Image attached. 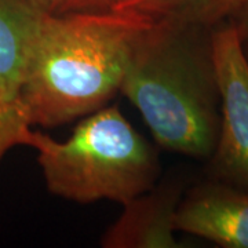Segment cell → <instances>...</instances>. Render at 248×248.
Returning a JSON list of instances; mask_svg holds the SVG:
<instances>
[{"label": "cell", "mask_w": 248, "mask_h": 248, "mask_svg": "<svg viewBox=\"0 0 248 248\" xmlns=\"http://www.w3.org/2000/svg\"><path fill=\"white\" fill-rule=\"evenodd\" d=\"M213 29L153 21L134 47L120 87L157 145L195 159L211 157L221 124Z\"/></svg>", "instance_id": "obj_2"}, {"label": "cell", "mask_w": 248, "mask_h": 248, "mask_svg": "<svg viewBox=\"0 0 248 248\" xmlns=\"http://www.w3.org/2000/svg\"><path fill=\"white\" fill-rule=\"evenodd\" d=\"M185 192L181 179H167L123 204V213L101 237L104 248H179L175 215Z\"/></svg>", "instance_id": "obj_6"}, {"label": "cell", "mask_w": 248, "mask_h": 248, "mask_svg": "<svg viewBox=\"0 0 248 248\" xmlns=\"http://www.w3.org/2000/svg\"><path fill=\"white\" fill-rule=\"evenodd\" d=\"M48 192L76 203L110 200L123 205L160 177L157 155L117 107L84 116L66 141L29 128Z\"/></svg>", "instance_id": "obj_3"}, {"label": "cell", "mask_w": 248, "mask_h": 248, "mask_svg": "<svg viewBox=\"0 0 248 248\" xmlns=\"http://www.w3.org/2000/svg\"><path fill=\"white\" fill-rule=\"evenodd\" d=\"M228 21L236 28L241 47L248 58V0H239Z\"/></svg>", "instance_id": "obj_11"}, {"label": "cell", "mask_w": 248, "mask_h": 248, "mask_svg": "<svg viewBox=\"0 0 248 248\" xmlns=\"http://www.w3.org/2000/svg\"><path fill=\"white\" fill-rule=\"evenodd\" d=\"M48 14H71V13H98L109 11L120 0H33Z\"/></svg>", "instance_id": "obj_10"}, {"label": "cell", "mask_w": 248, "mask_h": 248, "mask_svg": "<svg viewBox=\"0 0 248 248\" xmlns=\"http://www.w3.org/2000/svg\"><path fill=\"white\" fill-rule=\"evenodd\" d=\"M213 54L221 124L210 157L211 179L248 189V58L229 21L214 27Z\"/></svg>", "instance_id": "obj_4"}, {"label": "cell", "mask_w": 248, "mask_h": 248, "mask_svg": "<svg viewBox=\"0 0 248 248\" xmlns=\"http://www.w3.org/2000/svg\"><path fill=\"white\" fill-rule=\"evenodd\" d=\"M152 22L113 10L46 13L18 95L27 123L50 128L105 107L120 91L134 47Z\"/></svg>", "instance_id": "obj_1"}, {"label": "cell", "mask_w": 248, "mask_h": 248, "mask_svg": "<svg viewBox=\"0 0 248 248\" xmlns=\"http://www.w3.org/2000/svg\"><path fill=\"white\" fill-rule=\"evenodd\" d=\"M175 229L219 247L248 248V189L210 179L184 195Z\"/></svg>", "instance_id": "obj_5"}, {"label": "cell", "mask_w": 248, "mask_h": 248, "mask_svg": "<svg viewBox=\"0 0 248 248\" xmlns=\"http://www.w3.org/2000/svg\"><path fill=\"white\" fill-rule=\"evenodd\" d=\"M239 0H120L113 11L151 21H171L214 28L228 21Z\"/></svg>", "instance_id": "obj_8"}, {"label": "cell", "mask_w": 248, "mask_h": 248, "mask_svg": "<svg viewBox=\"0 0 248 248\" xmlns=\"http://www.w3.org/2000/svg\"><path fill=\"white\" fill-rule=\"evenodd\" d=\"M29 128L22 112L7 105L0 97V161L11 148L24 145Z\"/></svg>", "instance_id": "obj_9"}, {"label": "cell", "mask_w": 248, "mask_h": 248, "mask_svg": "<svg viewBox=\"0 0 248 248\" xmlns=\"http://www.w3.org/2000/svg\"><path fill=\"white\" fill-rule=\"evenodd\" d=\"M45 14L33 0H0V97L19 110L21 81Z\"/></svg>", "instance_id": "obj_7"}]
</instances>
